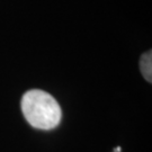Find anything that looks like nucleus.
<instances>
[{
  "label": "nucleus",
  "mask_w": 152,
  "mask_h": 152,
  "mask_svg": "<svg viewBox=\"0 0 152 152\" xmlns=\"http://www.w3.org/2000/svg\"><path fill=\"white\" fill-rule=\"evenodd\" d=\"M22 112L33 127L52 130L60 124L62 112L59 103L49 92L32 89L22 98Z\"/></svg>",
  "instance_id": "f257e3e1"
},
{
  "label": "nucleus",
  "mask_w": 152,
  "mask_h": 152,
  "mask_svg": "<svg viewBox=\"0 0 152 152\" xmlns=\"http://www.w3.org/2000/svg\"><path fill=\"white\" fill-rule=\"evenodd\" d=\"M140 68L143 77L145 78L148 82L152 81V53L149 51L142 55L140 60Z\"/></svg>",
  "instance_id": "f03ea898"
}]
</instances>
